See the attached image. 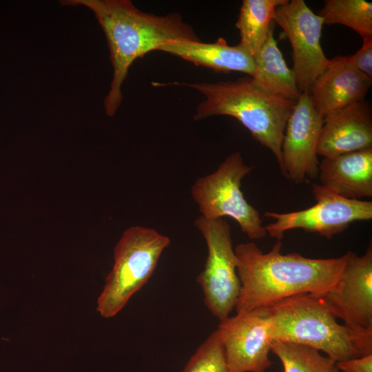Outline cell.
<instances>
[{
    "mask_svg": "<svg viewBox=\"0 0 372 372\" xmlns=\"http://www.w3.org/2000/svg\"><path fill=\"white\" fill-rule=\"evenodd\" d=\"M276 241L264 253L255 243L235 248L240 290L235 309L246 313L304 293L324 295L339 280L353 252L329 258H310L298 253L283 254Z\"/></svg>",
    "mask_w": 372,
    "mask_h": 372,
    "instance_id": "6da1fadb",
    "label": "cell"
},
{
    "mask_svg": "<svg viewBox=\"0 0 372 372\" xmlns=\"http://www.w3.org/2000/svg\"><path fill=\"white\" fill-rule=\"evenodd\" d=\"M63 5L91 10L102 28L113 68L110 90L104 100L113 116L123 100L121 87L134 61L170 41H200L193 27L180 13L158 16L138 10L130 0H68Z\"/></svg>",
    "mask_w": 372,
    "mask_h": 372,
    "instance_id": "7a4b0ae2",
    "label": "cell"
},
{
    "mask_svg": "<svg viewBox=\"0 0 372 372\" xmlns=\"http://www.w3.org/2000/svg\"><path fill=\"white\" fill-rule=\"evenodd\" d=\"M265 308L273 341L307 346L336 362L372 354V331L339 323L324 295L299 294Z\"/></svg>",
    "mask_w": 372,
    "mask_h": 372,
    "instance_id": "3957f363",
    "label": "cell"
},
{
    "mask_svg": "<svg viewBox=\"0 0 372 372\" xmlns=\"http://www.w3.org/2000/svg\"><path fill=\"white\" fill-rule=\"evenodd\" d=\"M158 86L174 85L193 88L205 96L197 107L194 119L224 115L237 119L262 146L276 157L282 174V143L285 127L295 101L267 94L251 77L217 83H158Z\"/></svg>",
    "mask_w": 372,
    "mask_h": 372,
    "instance_id": "277c9868",
    "label": "cell"
},
{
    "mask_svg": "<svg viewBox=\"0 0 372 372\" xmlns=\"http://www.w3.org/2000/svg\"><path fill=\"white\" fill-rule=\"evenodd\" d=\"M170 239L154 229L132 226L122 234L114 249V265L96 301L104 318L118 313L152 276Z\"/></svg>",
    "mask_w": 372,
    "mask_h": 372,
    "instance_id": "5b68a950",
    "label": "cell"
},
{
    "mask_svg": "<svg viewBox=\"0 0 372 372\" xmlns=\"http://www.w3.org/2000/svg\"><path fill=\"white\" fill-rule=\"evenodd\" d=\"M253 167L247 165L239 152L228 156L211 174L198 178L191 194L201 216L213 220L229 216L250 239H260L267 234L259 211L245 199L241 181Z\"/></svg>",
    "mask_w": 372,
    "mask_h": 372,
    "instance_id": "8992f818",
    "label": "cell"
},
{
    "mask_svg": "<svg viewBox=\"0 0 372 372\" xmlns=\"http://www.w3.org/2000/svg\"><path fill=\"white\" fill-rule=\"evenodd\" d=\"M194 225L205 238L207 256L196 281L200 285L205 304L220 321L230 316L240 290L237 259L231 230L223 218H196Z\"/></svg>",
    "mask_w": 372,
    "mask_h": 372,
    "instance_id": "52a82bcc",
    "label": "cell"
},
{
    "mask_svg": "<svg viewBox=\"0 0 372 372\" xmlns=\"http://www.w3.org/2000/svg\"><path fill=\"white\" fill-rule=\"evenodd\" d=\"M316 203L303 210L288 213L266 211L264 216L275 222L265 227L271 238L281 241L287 231L302 229L328 239L341 233L355 221L372 218V202L340 196L320 184L312 185Z\"/></svg>",
    "mask_w": 372,
    "mask_h": 372,
    "instance_id": "ba28073f",
    "label": "cell"
},
{
    "mask_svg": "<svg viewBox=\"0 0 372 372\" xmlns=\"http://www.w3.org/2000/svg\"><path fill=\"white\" fill-rule=\"evenodd\" d=\"M275 21L283 30L292 48L293 68L301 93L310 92L329 59L320 43L322 19L304 0H287L276 8Z\"/></svg>",
    "mask_w": 372,
    "mask_h": 372,
    "instance_id": "9c48e42d",
    "label": "cell"
},
{
    "mask_svg": "<svg viewBox=\"0 0 372 372\" xmlns=\"http://www.w3.org/2000/svg\"><path fill=\"white\" fill-rule=\"evenodd\" d=\"M218 333L229 372H266L273 339L266 308L257 309L220 320Z\"/></svg>",
    "mask_w": 372,
    "mask_h": 372,
    "instance_id": "30bf717a",
    "label": "cell"
},
{
    "mask_svg": "<svg viewBox=\"0 0 372 372\" xmlns=\"http://www.w3.org/2000/svg\"><path fill=\"white\" fill-rule=\"evenodd\" d=\"M323 123L310 94L301 93L287 120L282 143L283 176L287 179L300 183L318 176L317 145Z\"/></svg>",
    "mask_w": 372,
    "mask_h": 372,
    "instance_id": "8fae6325",
    "label": "cell"
},
{
    "mask_svg": "<svg viewBox=\"0 0 372 372\" xmlns=\"http://www.w3.org/2000/svg\"><path fill=\"white\" fill-rule=\"evenodd\" d=\"M344 324L372 331V247L358 256L353 252L334 287L324 295Z\"/></svg>",
    "mask_w": 372,
    "mask_h": 372,
    "instance_id": "7c38bea8",
    "label": "cell"
},
{
    "mask_svg": "<svg viewBox=\"0 0 372 372\" xmlns=\"http://www.w3.org/2000/svg\"><path fill=\"white\" fill-rule=\"evenodd\" d=\"M371 85L372 79L355 68L348 56L338 55L329 59L309 94L316 111L324 118L337 110L364 101Z\"/></svg>",
    "mask_w": 372,
    "mask_h": 372,
    "instance_id": "4fadbf2b",
    "label": "cell"
},
{
    "mask_svg": "<svg viewBox=\"0 0 372 372\" xmlns=\"http://www.w3.org/2000/svg\"><path fill=\"white\" fill-rule=\"evenodd\" d=\"M372 149V111L361 101L337 110L324 118L317 154L331 158Z\"/></svg>",
    "mask_w": 372,
    "mask_h": 372,
    "instance_id": "5bb4252c",
    "label": "cell"
},
{
    "mask_svg": "<svg viewBox=\"0 0 372 372\" xmlns=\"http://www.w3.org/2000/svg\"><path fill=\"white\" fill-rule=\"evenodd\" d=\"M318 176L322 186L343 198L372 197V149L323 158Z\"/></svg>",
    "mask_w": 372,
    "mask_h": 372,
    "instance_id": "9a60e30c",
    "label": "cell"
},
{
    "mask_svg": "<svg viewBox=\"0 0 372 372\" xmlns=\"http://www.w3.org/2000/svg\"><path fill=\"white\" fill-rule=\"evenodd\" d=\"M156 50L173 54L214 71L240 72L250 77H253L255 72L253 56L240 44L229 45L226 40L221 37L214 43L170 41L160 45Z\"/></svg>",
    "mask_w": 372,
    "mask_h": 372,
    "instance_id": "2e32d148",
    "label": "cell"
},
{
    "mask_svg": "<svg viewBox=\"0 0 372 372\" xmlns=\"http://www.w3.org/2000/svg\"><path fill=\"white\" fill-rule=\"evenodd\" d=\"M255 72L252 79L263 91L282 99L297 101L301 92L273 36L272 25L268 37L254 56Z\"/></svg>",
    "mask_w": 372,
    "mask_h": 372,
    "instance_id": "e0dca14e",
    "label": "cell"
},
{
    "mask_svg": "<svg viewBox=\"0 0 372 372\" xmlns=\"http://www.w3.org/2000/svg\"><path fill=\"white\" fill-rule=\"evenodd\" d=\"M287 0H243L236 27L240 41L253 57L265 42L273 23L277 7Z\"/></svg>",
    "mask_w": 372,
    "mask_h": 372,
    "instance_id": "ac0fdd59",
    "label": "cell"
},
{
    "mask_svg": "<svg viewBox=\"0 0 372 372\" xmlns=\"http://www.w3.org/2000/svg\"><path fill=\"white\" fill-rule=\"evenodd\" d=\"M324 24H341L362 39L372 36V3L364 0H326L318 14Z\"/></svg>",
    "mask_w": 372,
    "mask_h": 372,
    "instance_id": "d6986e66",
    "label": "cell"
},
{
    "mask_svg": "<svg viewBox=\"0 0 372 372\" xmlns=\"http://www.w3.org/2000/svg\"><path fill=\"white\" fill-rule=\"evenodd\" d=\"M271 352L283 367V372H340L336 361L313 348L274 340Z\"/></svg>",
    "mask_w": 372,
    "mask_h": 372,
    "instance_id": "ffe728a7",
    "label": "cell"
},
{
    "mask_svg": "<svg viewBox=\"0 0 372 372\" xmlns=\"http://www.w3.org/2000/svg\"><path fill=\"white\" fill-rule=\"evenodd\" d=\"M183 372H229L216 329L198 347Z\"/></svg>",
    "mask_w": 372,
    "mask_h": 372,
    "instance_id": "44dd1931",
    "label": "cell"
},
{
    "mask_svg": "<svg viewBox=\"0 0 372 372\" xmlns=\"http://www.w3.org/2000/svg\"><path fill=\"white\" fill-rule=\"evenodd\" d=\"M362 47L351 56L350 63L362 74L372 79V36L362 39Z\"/></svg>",
    "mask_w": 372,
    "mask_h": 372,
    "instance_id": "7402d4cb",
    "label": "cell"
},
{
    "mask_svg": "<svg viewBox=\"0 0 372 372\" xmlns=\"http://www.w3.org/2000/svg\"><path fill=\"white\" fill-rule=\"evenodd\" d=\"M342 372H372V354L336 362Z\"/></svg>",
    "mask_w": 372,
    "mask_h": 372,
    "instance_id": "603a6c76",
    "label": "cell"
}]
</instances>
